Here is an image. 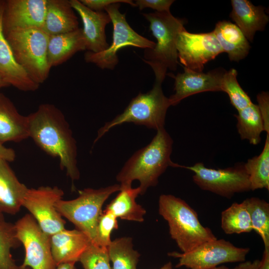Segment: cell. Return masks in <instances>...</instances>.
<instances>
[{"mask_svg": "<svg viewBox=\"0 0 269 269\" xmlns=\"http://www.w3.org/2000/svg\"><path fill=\"white\" fill-rule=\"evenodd\" d=\"M27 117L29 137L45 152L58 158L61 169L73 181L79 179L76 141L62 112L53 104H42Z\"/></svg>", "mask_w": 269, "mask_h": 269, "instance_id": "1", "label": "cell"}, {"mask_svg": "<svg viewBox=\"0 0 269 269\" xmlns=\"http://www.w3.org/2000/svg\"><path fill=\"white\" fill-rule=\"evenodd\" d=\"M172 144L173 140L164 128L157 130L151 141L135 152L118 173L116 179L121 187L132 186V182L137 180L142 195L149 187L156 186L168 166H178L170 158Z\"/></svg>", "mask_w": 269, "mask_h": 269, "instance_id": "2", "label": "cell"}, {"mask_svg": "<svg viewBox=\"0 0 269 269\" xmlns=\"http://www.w3.org/2000/svg\"><path fill=\"white\" fill-rule=\"evenodd\" d=\"M158 213L167 221L171 238L182 253L217 239L210 229L201 224L196 212L180 198L171 194L161 195Z\"/></svg>", "mask_w": 269, "mask_h": 269, "instance_id": "3", "label": "cell"}, {"mask_svg": "<svg viewBox=\"0 0 269 269\" xmlns=\"http://www.w3.org/2000/svg\"><path fill=\"white\" fill-rule=\"evenodd\" d=\"M149 22V29L157 42L152 49H145L142 60L152 69L155 76L165 77L167 69L175 71L178 64L176 41L185 29V21L169 12L142 13Z\"/></svg>", "mask_w": 269, "mask_h": 269, "instance_id": "4", "label": "cell"}, {"mask_svg": "<svg viewBox=\"0 0 269 269\" xmlns=\"http://www.w3.org/2000/svg\"><path fill=\"white\" fill-rule=\"evenodd\" d=\"M164 78L155 77L152 88L146 93H139L130 101L123 112L106 123L98 132L96 143L112 128L127 123L142 125L156 131L164 128L168 108V98L163 94L162 83Z\"/></svg>", "mask_w": 269, "mask_h": 269, "instance_id": "5", "label": "cell"}, {"mask_svg": "<svg viewBox=\"0 0 269 269\" xmlns=\"http://www.w3.org/2000/svg\"><path fill=\"white\" fill-rule=\"evenodd\" d=\"M17 62L39 85L48 78L49 35L41 28H17L3 33Z\"/></svg>", "mask_w": 269, "mask_h": 269, "instance_id": "6", "label": "cell"}, {"mask_svg": "<svg viewBox=\"0 0 269 269\" xmlns=\"http://www.w3.org/2000/svg\"><path fill=\"white\" fill-rule=\"evenodd\" d=\"M120 184L99 189L87 188L79 190L78 196L72 200H60L56 208L62 216L73 223L96 244V229L105 202L113 193L119 191Z\"/></svg>", "mask_w": 269, "mask_h": 269, "instance_id": "7", "label": "cell"}, {"mask_svg": "<svg viewBox=\"0 0 269 269\" xmlns=\"http://www.w3.org/2000/svg\"><path fill=\"white\" fill-rule=\"evenodd\" d=\"M121 3L112 4L105 8L109 15L113 26V41L105 51L94 53L87 51L84 59L87 63L95 64L102 69L113 70L119 63L118 51L122 48L133 46L145 49H152L155 42L139 35L129 25L126 14L120 11Z\"/></svg>", "mask_w": 269, "mask_h": 269, "instance_id": "8", "label": "cell"}, {"mask_svg": "<svg viewBox=\"0 0 269 269\" xmlns=\"http://www.w3.org/2000/svg\"><path fill=\"white\" fill-rule=\"evenodd\" d=\"M250 251L248 248H240L224 239L205 242L187 253L173 252L168 256L178 259L176 267L188 269H212L228 263L245 261Z\"/></svg>", "mask_w": 269, "mask_h": 269, "instance_id": "9", "label": "cell"}, {"mask_svg": "<svg viewBox=\"0 0 269 269\" xmlns=\"http://www.w3.org/2000/svg\"><path fill=\"white\" fill-rule=\"evenodd\" d=\"M194 173V182L201 189L231 198L235 194L251 190L249 176L243 164L224 169L207 168L202 162L192 166L180 165Z\"/></svg>", "mask_w": 269, "mask_h": 269, "instance_id": "10", "label": "cell"}, {"mask_svg": "<svg viewBox=\"0 0 269 269\" xmlns=\"http://www.w3.org/2000/svg\"><path fill=\"white\" fill-rule=\"evenodd\" d=\"M16 236L23 245L25 255L21 268L31 269H55L50 245V236L40 227L30 214L14 224Z\"/></svg>", "mask_w": 269, "mask_h": 269, "instance_id": "11", "label": "cell"}, {"mask_svg": "<svg viewBox=\"0 0 269 269\" xmlns=\"http://www.w3.org/2000/svg\"><path fill=\"white\" fill-rule=\"evenodd\" d=\"M63 195V190L57 186H40L28 188L22 201V207L50 236L65 229V222L56 208Z\"/></svg>", "mask_w": 269, "mask_h": 269, "instance_id": "12", "label": "cell"}, {"mask_svg": "<svg viewBox=\"0 0 269 269\" xmlns=\"http://www.w3.org/2000/svg\"><path fill=\"white\" fill-rule=\"evenodd\" d=\"M178 60L184 68L202 72L204 65L223 52L213 31L193 33L185 29L177 37Z\"/></svg>", "mask_w": 269, "mask_h": 269, "instance_id": "13", "label": "cell"}, {"mask_svg": "<svg viewBox=\"0 0 269 269\" xmlns=\"http://www.w3.org/2000/svg\"><path fill=\"white\" fill-rule=\"evenodd\" d=\"M47 0H4L2 23L3 33L17 28L42 29Z\"/></svg>", "mask_w": 269, "mask_h": 269, "instance_id": "14", "label": "cell"}, {"mask_svg": "<svg viewBox=\"0 0 269 269\" xmlns=\"http://www.w3.org/2000/svg\"><path fill=\"white\" fill-rule=\"evenodd\" d=\"M184 72L173 76L175 93L168 98L170 105L176 106L190 96L208 91H222L226 71L217 68L207 73L196 72L184 67Z\"/></svg>", "mask_w": 269, "mask_h": 269, "instance_id": "15", "label": "cell"}, {"mask_svg": "<svg viewBox=\"0 0 269 269\" xmlns=\"http://www.w3.org/2000/svg\"><path fill=\"white\" fill-rule=\"evenodd\" d=\"M69 2L82 20L86 50L99 53L107 49L110 45L107 41L105 28L111 22L109 15L105 11L92 10L78 0H70Z\"/></svg>", "mask_w": 269, "mask_h": 269, "instance_id": "16", "label": "cell"}, {"mask_svg": "<svg viewBox=\"0 0 269 269\" xmlns=\"http://www.w3.org/2000/svg\"><path fill=\"white\" fill-rule=\"evenodd\" d=\"M4 4V0H0V74L10 86L22 91H35L40 85L33 81L17 62L4 35L2 23Z\"/></svg>", "mask_w": 269, "mask_h": 269, "instance_id": "17", "label": "cell"}, {"mask_svg": "<svg viewBox=\"0 0 269 269\" xmlns=\"http://www.w3.org/2000/svg\"><path fill=\"white\" fill-rule=\"evenodd\" d=\"M91 243L90 238L78 229L65 228L51 235V250L55 264L76 263Z\"/></svg>", "mask_w": 269, "mask_h": 269, "instance_id": "18", "label": "cell"}, {"mask_svg": "<svg viewBox=\"0 0 269 269\" xmlns=\"http://www.w3.org/2000/svg\"><path fill=\"white\" fill-rule=\"evenodd\" d=\"M29 138L28 121L0 92V142H18Z\"/></svg>", "mask_w": 269, "mask_h": 269, "instance_id": "19", "label": "cell"}, {"mask_svg": "<svg viewBox=\"0 0 269 269\" xmlns=\"http://www.w3.org/2000/svg\"><path fill=\"white\" fill-rule=\"evenodd\" d=\"M230 16L247 40L252 42L256 32L264 30L269 16L262 6H255L248 0H232Z\"/></svg>", "mask_w": 269, "mask_h": 269, "instance_id": "20", "label": "cell"}, {"mask_svg": "<svg viewBox=\"0 0 269 269\" xmlns=\"http://www.w3.org/2000/svg\"><path fill=\"white\" fill-rule=\"evenodd\" d=\"M28 189L19 181L8 162L0 160V212L11 215L19 212Z\"/></svg>", "mask_w": 269, "mask_h": 269, "instance_id": "21", "label": "cell"}, {"mask_svg": "<svg viewBox=\"0 0 269 269\" xmlns=\"http://www.w3.org/2000/svg\"><path fill=\"white\" fill-rule=\"evenodd\" d=\"M75 10L68 0H47L42 29L53 35L78 29L79 21Z\"/></svg>", "mask_w": 269, "mask_h": 269, "instance_id": "22", "label": "cell"}, {"mask_svg": "<svg viewBox=\"0 0 269 269\" xmlns=\"http://www.w3.org/2000/svg\"><path fill=\"white\" fill-rule=\"evenodd\" d=\"M83 50H86V48L82 28L67 33L49 35L48 65L51 68L61 65Z\"/></svg>", "mask_w": 269, "mask_h": 269, "instance_id": "23", "label": "cell"}, {"mask_svg": "<svg viewBox=\"0 0 269 269\" xmlns=\"http://www.w3.org/2000/svg\"><path fill=\"white\" fill-rule=\"evenodd\" d=\"M213 32L223 52L227 53L231 61L238 62L248 55L249 43L235 24L227 20L218 21Z\"/></svg>", "mask_w": 269, "mask_h": 269, "instance_id": "24", "label": "cell"}, {"mask_svg": "<svg viewBox=\"0 0 269 269\" xmlns=\"http://www.w3.org/2000/svg\"><path fill=\"white\" fill-rule=\"evenodd\" d=\"M139 194V187H121L119 193L107 206L105 210L111 212L117 219L142 222L146 210L135 200Z\"/></svg>", "mask_w": 269, "mask_h": 269, "instance_id": "25", "label": "cell"}, {"mask_svg": "<svg viewBox=\"0 0 269 269\" xmlns=\"http://www.w3.org/2000/svg\"><path fill=\"white\" fill-rule=\"evenodd\" d=\"M238 112L234 116L237 120V128L241 139L248 140L253 145L260 143L261 134L265 129L258 105L252 103Z\"/></svg>", "mask_w": 269, "mask_h": 269, "instance_id": "26", "label": "cell"}, {"mask_svg": "<svg viewBox=\"0 0 269 269\" xmlns=\"http://www.w3.org/2000/svg\"><path fill=\"white\" fill-rule=\"evenodd\" d=\"M244 167L249 176L251 190H269V134H267L261 153L248 159Z\"/></svg>", "mask_w": 269, "mask_h": 269, "instance_id": "27", "label": "cell"}, {"mask_svg": "<svg viewBox=\"0 0 269 269\" xmlns=\"http://www.w3.org/2000/svg\"><path fill=\"white\" fill-rule=\"evenodd\" d=\"M112 269H137L139 253L133 248L131 237L117 238L107 247Z\"/></svg>", "mask_w": 269, "mask_h": 269, "instance_id": "28", "label": "cell"}, {"mask_svg": "<svg viewBox=\"0 0 269 269\" xmlns=\"http://www.w3.org/2000/svg\"><path fill=\"white\" fill-rule=\"evenodd\" d=\"M221 228L228 235L253 231L249 213L244 201L234 202L222 212Z\"/></svg>", "mask_w": 269, "mask_h": 269, "instance_id": "29", "label": "cell"}, {"mask_svg": "<svg viewBox=\"0 0 269 269\" xmlns=\"http://www.w3.org/2000/svg\"><path fill=\"white\" fill-rule=\"evenodd\" d=\"M243 201L249 213L253 230L260 236L265 248H269V204L257 197L248 198Z\"/></svg>", "mask_w": 269, "mask_h": 269, "instance_id": "30", "label": "cell"}, {"mask_svg": "<svg viewBox=\"0 0 269 269\" xmlns=\"http://www.w3.org/2000/svg\"><path fill=\"white\" fill-rule=\"evenodd\" d=\"M20 242L16 236L14 224L5 220L0 222V269H18L11 250Z\"/></svg>", "mask_w": 269, "mask_h": 269, "instance_id": "31", "label": "cell"}, {"mask_svg": "<svg viewBox=\"0 0 269 269\" xmlns=\"http://www.w3.org/2000/svg\"><path fill=\"white\" fill-rule=\"evenodd\" d=\"M237 71L232 68L225 72L222 79V91L229 96L231 104L238 111L252 103L250 97L241 88L237 79Z\"/></svg>", "mask_w": 269, "mask_h": 269, "instance_id": "32", "label": "cell"}, {"mask_svg": "<svg viewBox=\"0 0 269 269\" xmlns=\"http://www.w3.org/2000/svg\"><path fill=\"white\" fill-rule=\"evenodd\" d=\"M84 269H112L107 248L91 243L79 261Z\"/></svg>", "mask_w": 269, "mask_h": 269, "instance_id": "33", "label": "cell"}, {"mask_svg": "<svg viewBox=\"0 0 269 269\" xmlns=\"http://www.w3.org/2000/svg\"><path fill=\"white\" fill-rule=\"evenodd\" d=\"M118 228L116 217L111 212L105 210L101 214L98 222L95 244L107 248L112 241L111 236L113 231Z\"/></svg>", "mask_w": 269, "mask_h": 269, "instance_id": "34", "label": "cell"}, {"mask_svg": "<svg viewBox=\"0 0 269 269\" xmlns=\"http://www.w3.org/2000/svg\"><path fill=\"white\" fill-rule=\"evenodd\" d=\"M173 0H136L134 3L140 10L145 8H151L155 10V11L169 12Z\"/></svg>", "mask_w": 269, "mask_h": 269, "instance_id": "35", "label": "cell"}, {"mask_svg": "<svg viewBox=\"0 0 269 269\" xmlns=\"http://www.w3.org/2000/svg\"><path fill=\"white\" fill-rule=\"evenodd\" d=\"M84 5L95 11H105L106 7L116 3H125L136 7L134 2L131 0H80Z\"/></svg>", "mask_w": 269, "mask_h": 269, "instance_id": "36", "label": "cell"}, {"mask_svg": "<svg viewBox=\"0 0 269 269\" xmlns=\"http://www.w3.org/2000/svg\"><path fill=\"white\" fill-rule=\"evenodd\" d=\"M258 107L263 121L265 131L269 134V95L262 92L257 96Z\"/></svg>", "mask_w": 269, "mask_h": 269, "instance_id": "37", "label": "cell"}, {"mask_svg": "<svg viewBox=\"0 0 269 269\" xmlns=\"http://www.w3.org/2000/svg\"><path fill=\"white\" fill-rule=\"evenodd\" d=\"M15 158V152L10 148L6 147L0 142V160H3L8 162H12Z\"/></svg>", "mask_w": 269, "mask_h": 269, "instance_id": "38", "label": "cell"}, {"mask_svg": "<svg viewBox=\"0 0 269 269\" xmlns=\"http://www.w3.org/2000/svg\"><path fill=\"white\" fill-rule=\"evenodd\" d=\"M257 269H269V248H265L263 258Z\"/></svg>", "mask_w": 269, "mask_h": 269, "instance_id": "39", "label": "cell"}, {"mask_svg": "<svg viewBox=\"0 0 269 269\" xmlns=\"http://www.w3.org/2000/svg\"><path fill=\"white\" fill-rule=\"evenodd\" d=\"M251 262H243L234 268H229L225 266H217L212 269H247L251 264Z\"/></svg>", "mask_w": 269, "mask_h": 269, "instance_id": "40", "label": "cell"}, {"mask_svg": "<svg viewBox=\"0 0 269 269\" xmlns=\"http://www.w3.org/2000/svg\"><path fill=\"white\" fill-rule=\"evenodd\" d=\"M55 269H76L75 263H63L57 265Z\"/></svg>", "mask_w": 269, "mask_h": 269, "instance_id": "41", "label": "cell"}, {"mask_svg": "<svg viewBox=\"0 0 269 269\" xmlns=\"http://www.w3.org/2000/svg\"><path fill=\"white\" fill-rule=\"evenodd\" d=\"M260 261L256 260L252 262L250 266L247 269H257L260 264Z\"/></svg>", "mask_w": 269, "mask_h": 269, "instance_id": "42", "label": "cell"}, {"mask_svg": "<svg viewBox=\"0 0 269 269\" xmlns=\"http://www.w3.org/2000/svg\"><path fill=\"white\" fill-rule=\"evenodd\" d=\"M10 86L2 76L0 74V89Z\"/></svg>", "mask_w": 269, "mask_h": 269, "instance_id": "43", "label": "cell"}, {"mask_svg": "<svg viewBox=\"0 0 269 269\" xmlns=\"http://www.w3.org/2000/svg\"><path fill=\"white\" fill-rule=\"evenodd\" d=\"M160 269H173L171 263L169 262L165 264Z\"/></svg>", "mask_w": 269, "mask_h": 269, "instance_id": "44", "label": "cell"}, {"mask_svg": "<svg viewBox=\"0 0 269 269\" xmlns=\"http://www.w3.org/2000/svg\"><path fill=\"white\" fill-rule=\"evenodd\" d=\"M4 217H3V213H1L0 212V222L4 221Z\"/></svg>", "mask_w": 269, "mask_h": 269, "instance_id": "45", "label": "cell"}, {"mask_svg": "<svg viewBox=\"0 0 269 269\" xmlns=\"http://www.w3.org/2000/svg\"><path fill=\"white\" fill-rule=\"evenodd\" d=\"M18 269H30L29 268H21L20 267H19Z\"/></svg>", "mask_w": 269, "mask_h": 269, "instance_id": "46", "label": "cell"}]
</instances>
